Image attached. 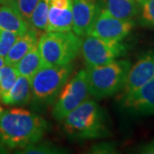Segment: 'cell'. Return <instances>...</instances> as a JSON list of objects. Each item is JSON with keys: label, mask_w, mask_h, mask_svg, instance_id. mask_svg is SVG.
I'll list each match as a JSON object with an SVG mask.
<instances>
[{"label": "cell", "mask_w": 154, "mask_h": 154, "mask_svg": "<svg viewBox=\"0 0 154 154\" xmlns=\"http://www.w3.org/2000/svg\"><path fill=\"white\" fill-rule=\"evenodd\" d=\"M48 128V122L33 112L18 108L5 110L0 117V144L22 149L41 140Z\"/></svg>", "instance_id": "obj_1"}, {"label": "cell", "mask_w": 154, "mask_h": 154, "mask_svg": "<svg viewBox=\"0 0 154 154\" xmlns=\"http://www.w3.org/2000/svg\"><path fill=\"white\" fill-rule=\"evenodd\" d=\"M63 130L75 140L106 137L109 129L105 111L93 99H87L63 120Z\"/></svg>", "instance_id": "obj_2"}, {"label": "cell", "mask_w": 154, "mask_h": 154, "mask_svg": "<svg viewBox=\"0 0 154 154\" xmlns=\"http://www.w3.org/2000/svg\"><path fill=\"white\" fill-rule=\"evenodd\" d=\"M131 63L126 59H116L107 64L88 67L89 94L101 99L121 91L126 81Z\"/></svg>", "instance_id": "obj_3"}, {"label": "cell", "mask_w": 154, "mask_h": 154, "mask_svg": "<svg viewBox=\"0 0 154 154\" xmlns=\"http://www.w3.org/2000/svg\"><path fill=\"white\" fill-rule=\"evenodd\" d=\"M82 39L72 31L45 32L38 39V49L45 64L66 65L81 52Z\"/></svg>", "instance_id": "obj_4"}, {"label": "cell", "mask_w": 154, "mask_h": 154, "mask_svg": "<svg viewBox=\"0 0 154 154\" xmlns=\"http://www.w3.org/2000/svg\"><path fill=\"white\" fill-rule=\"evenodd\" d=\"M73 71L71 63L50 65L45 63L31 80L32 99L40 106L52 105L69 79Z\"/></svg>", "instance_id": "obj_5"}, {"label": "cell", "mask_w": 154, "mask_h": 154, "mask_svg": "<svg viewBox=\"0 0 154 154\" xmlns=\"http://www.w3.org/2000/svg\"><path fill=\"white\" fill-rule=\"evenodd\" d=\"M87 70L82 69L68 80L58 95L52 115L57 121H63L69 113L81 105L89 97Z\"/></svg>", "instance_id": "obj_6"}, {"label": "cell", "mask_w": 154, "mask_h": 154, "mask_svg": "<svg viewBox=\"0 0 154 154\" xmlns=\"http://www.w3.org/2000/svg\"><path fill=\"white\" fill-rule=\"evenodd\" d=\"M127 52L126 45L121 41H114L86 35L82 42L81 53L88 67L107 64L124 56Z\"/></svg>", "instance_id": "obj_7"}, {"label": "cell", "mask_w": 154, "mask_h": 154, "mask_svg": "<svg viewBox=\"0 0 154 154\" xmlns=\"http://www.w3.org/2000/svg\"><path fill=\"white\" fill-rule=\"evenodd\" d=\"M134 23L132 20H122L112 16L106 8H102L87 35L122 41L132 31Z\"/></svg>", "instance_id": "obj_8"}, {"label": "cell", "mask_w": 154, "mask_h": 154, "mask_svg": "<svg viewBox=\"0 0 154 154\" xmlns=\"http://www.w3.org/2000/svg\"><path fill=\"white\" fill-rule=\"evenodd\" d=\"M101 9V0H72L73 32L86 36Z\"/></svg>", "instance_id": "obj_9"}, {"label": "cell", "mask_w": 154, "mask_h": 154, "mask_svg": "<svg viewBox=\"0 0 154 154\" xmlns=\"http://www.w3.org/2000/svg\"><path fill=\"white\" fill-rule=\"evenodd\" d=\"M122 106L132 114H154V78L136 91L121 97Z\"/></svg>", "instance_id": "obj_10"}, {"label": "cell", "mask_w": 154, "mask_h": 154, "mask_svg": "<svg viewBox=\"0 0 154 154\" xmlns=\"http://www.w3.org/2000/svg\"><path fill=\"white\" fill-rule=\"evenodd\" d=\"M152 78H154V52H149L141 57L134 66L130 67L122 89L121 97L136 91Z\"/></svg>", "instance_id": "obj_11"}, {"label": "cell", "mask_w": 154, "mask_h": 154, "mask_svg": "<svg viewBox=\"0 0 154 154\" xmlns=\"http://www.w3.org/2000/svg\"><path fill=\"white\" fill-rule=\"evenodd\" d=\"M38 43L37 30L33 28H29L25 33L20 34L12 45L5 57V64L16 65Z\"/></svg>", "instance_id": "obj_12"}, {"label": "cell", "mask_w": 154, "mask_h": 154, "mask_svg": "<svg viewBox=\"0 0 154 154\" xmlns=\"http://www.w3.org/2000/svg\"><path fill=\"white\" fill-rule=\"evenodd\" d=\"M32 99L31 80L26 76L20 75L13 87L2 97L1 102L10 106H22L29 103Z\"/></svg>", "instance_id": "obj_13"}, {"label": "cell", "mask_w": 154, "mask_h": 154, "mask_svg": "<svg viewBox=\"0 0 154 154\" xmlns=\"http://www.w3.org/2000/svg\"><path fill=\"white\" fill-rule=\"evenodd\" d=\"M31 28L11 6L0 3V29L22 34Z\"/></svg>", "instance_id": "obj_14"}, {"label": "cell", "mask_w": 154, "mask_h": 154, "mask_svg": "<svg viewBox=\"0 0 154 154\" xmlns=\"http://www.w3.org/2000/svg\"><path fill=\"white\" fill-rule=\"evenodd\" d=\"M45 64L40 55L38 44L15 65L20 75H23L32 80L34 75Z\"/></svg>", "instance_id": "obj_15"}, {"label": "cell", "mask_w": 154, "mask_h": 154, "mask_svg": "<svg viewBox=\"0 0 154 154\" xmlns=\"http://www.w3.org/2000/svg\"><path fill=\"white\" fill-rule=\"evenodd\" d=\"M105 8L112 16L122 20H133L139 11L136 0H105Z\"/></svg>", "instance_id": "obj_16"}, {"label": "cell", "mask_w": 154, "mask_h": 154, "mask_svg": "<svg viewBox=\"0 0 154 154\" xmlns=\"http://www.w3.org/2000/svg\"><path fill=\"white\" fill-rule=\"evenodd\" d=\"M50 1L51 0H39L36 7L33 11L30 27L35 28L36 30L45 31L47 27L48 21V12H49Z\"/></svg>", "instance_id": "obj_17"}, {"label": "cell", "mask_w": 154, "mask_h": 154, "mask_svg": "<svg viewBox=\"0 0 154 154\" xmlns=\"http://www.w3.org/2000/svg\"><path fill=\"white\" fill-rule=\"evenodd\" d=\"M19 76L15 65L5 64L0 68V97L11 89Z\"/></svg>", "instance_id": "obj_18"}, {"label": "cell", "mask_w": 154, "mask_h": 154, "mask_svg": "<svg viewBox=\"0 0 154 154\" xmlns=\"http://www.w3.org/2000/svg\"><path fill=\"white\" fill-rule=\"evenodd\" d=\"M19 152L29 154H61L65 153L66 150L49 141L40 142L39 140L36 143L28 145L26 147L22 148V152Z\"/></svg>", "instance_id": "obj_19"}, {"label": "cell", "mask_w": 154, "mask_h": 154, "mask_svg": "<svg viewBox=\"0 0 154 154\" xmlns=\"http://www.w3.org/2000/svg\"><path fill=\"white\" fill-rule=\"evenodd\" d=\"M38 2L39 0H16L12 8L30 26L33 11Z\"/></svg>", "instance_id": "obj_20"}, {"label": "cell", "mask_w": 154, "mask_h": 154, "mask_svg": "<svg viewBox=\"0 0 154 154\" xmlns=\"http://www.w3.org/2000/svg\"><path fill=\"white\" fill-rule=\"evenodd\" d=\"M141 11V18L146 25L154 27V0H136Z\"/></svg>", "instance_id": "obj_21"}, {"label": "cell", "mask_w": 154, "mask_h": 154, "mask_svg": "<svg viewBox=\"0 0 154 154\" xmlns=\"http://www.w3.org/2000/svg\"><path fill=\"white\" fill-rule=\"evenodd\" d=\"M19 34L0 29V56L5 57Z\"/></svg>", "instance_id": "obj_22"}, {"label": "cell", "mask_w": 154, "mask_h": 154, "mask_svg": "<svg viewBox=\"0 0 154 154\" xmlns=\"http://www.w3.org/2000/svg\"><path fill=\"white\" fill-rule=\"evenodd\" d=\"M91 152L99 154H109L116 152V146L113 142H101L94 145L91 149Z\"/></svg>", "instance_id": "obj_23"}, {"label": "cell", "mask_w": 154, "mask_h": 154, "mask_svg": "<svg viewBox=\"0 0 154 154\" xmlns=\"http://www.w3.org/2000/svg\"><path fill=\"white\" fill-rule=\"evenodd\" d=\"M139 152L145 154H154V139L149 143L142 146L139 149Z\"/></svg>", "instance_id": "obj_24"}, {"label": "cell", "mask_w": 154, "mask_h": 154, "mask_svg": "<svg viewBox=\"0 0 154 154\" xmlns=\"http://www.w3.org/2000/svg\"><path fill=\"white\" fill-rule=\"evenodd\" d=\"M15 1L16 0H0V3L3 4V5H5L12 7L13 5H14V3H15Z\"/></svg>", "instance_id": "obj_25"}, {"label": "cell", "mask_w": 154, "mask_h": 154, "mask_svg": "<svg viewBox=\"0 0 154 154\" xmlns=\"http://www.w3.org/2000/svg\"><path fill=\"white\" fill-rule=\"evenodd\" d=\"M5 64V57L0 56V68L3 67Z\"/></svg>", "instance_id": "obj_26"}, {"label": "cell", "mask_w": 154, "mask_h": 154, "mask_svg": "<svg viewBox=\"0 0 154 154\" xmlns=\"http://www.w3.org/2000/svg\"><path fill=\"white\" fill-rule=\"evenodd\" d=\"M4 109H3V108H2V106H1V105H0V117H1V116H2V113H3V112H4ZM0 145H1V144H0Z\"/></svg>", "instance_id": "obj_27"}]
</instances>
